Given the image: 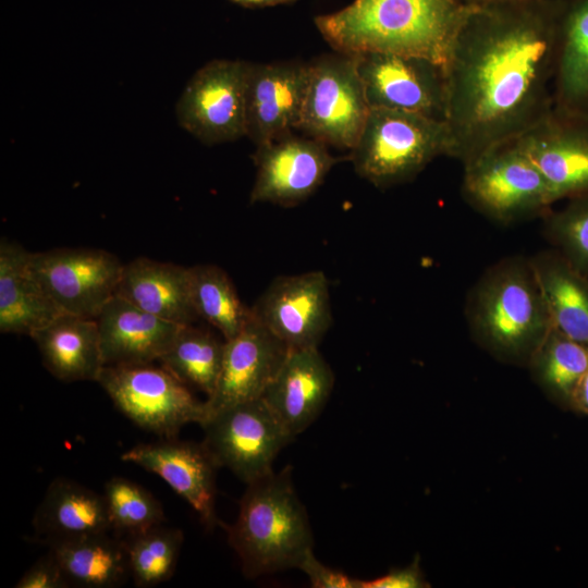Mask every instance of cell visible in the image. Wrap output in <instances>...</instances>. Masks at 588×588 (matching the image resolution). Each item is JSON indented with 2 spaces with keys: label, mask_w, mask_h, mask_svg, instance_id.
<instances>
[{
  "label": "cell",
  "mask_w": 588,
  "mask_h": 588,
  "mask_svg": "<svg viewBox=\"0 0 588 588\" xmlns=\"http://www.w3.org/2000/svg\"><path fill=\"white\" fill-rule=\"evenodd\" d=\"M565 1L469 9L444 64L448 157L464 166L552 110Z\"/></svg>",
  "instance_id": "obj_1"
},
{
  "label": "cell",
  "mask_w": 588,
  "mask_h": 588,
  "mask_svg": "<svg viewBox=\"0 0 588 588\" xmlns=\"http://www.w3.org/2000/svg\"><path fill=\"white\" fill-rule=\"evenodd\" d=\"M469 9L463 0H355L315 24L338 52L406 54L444 66Z\"/></svg>",
  "instance_id": "obj_2"
},
{
  "label": "cell",
  "mask_w": 588,
  "mask_h": 588,
  "mask_svg": "<svg viewBox=\"0 0 588 588\" xmlns=\"http://www.w3.org/2000/svg\"><path fill=\"white\" fill-rule=\"evenodd\" d=\"M471 339L501 363L527 367L552 329L530 257L489 266L470 287L464 308Z\"/></svg>",
  "instance_id": "obj_3"
},
{
  "label": "cell",
  "mask_w": 588,
  "mask_h": 588,
  "mask_svg": "<svg viewBox=\"0 0 588 588\" xmlns=\"http://www.w3.org/2000/svg\"><path fill=\"white\" fill-rule=\"evenodd\" d=\"M224 527L248 578L297 567L314 544L290 466L247 483L236 520Z\"/></svg>",
  "instance_id": "obj_4"
},
{
  "label": "cell",
  "mask_w": 588,
  "mask_h": 588,
  "mask_svg": "<svg viewBox=\"0 0 588 588\" xmlns=\"http://www.w3.org/2000/svg\"><path fill=\"white\" fill-rule=\"evenodd\" d=\"M449 144L445 121L370 108L348 159L360 177L388 188L414 180L433 159L448 155Z\"/></svg>",
  "instance_id": "obj_5"
},
{
  "label": "cell",
  "mask_w": 588,
  "mask_h": 588,
  "mask_svg": "<svg viewBox=\"0 0 588 588\" xmlns=\"http://www.w3.org/2000/svg\"><path fill=\"white\" fill-rule=\"evenodd\" d=\"M463 169L464 199L493 222L509 225L542 219L555 204L544 176L517 137L489 148Z\"/></svg>",
  "instance_id": "obj_6"
},
{
  "label": "cell",
  "mask_w": 588,
  "mask_h": 588,
  "mask_svg": "<svg viewBox=\"0 0 588 588\" xmlns=\"http://www.w3.org/2000/svg\"><path fill=\"white\" fill-rule=\"evenodd\" d=\"M309 64L297 130L327 146L351 150L370 111L357 54H323Z\"/></svg>",
  "instance_id": "obj_7"
},
{
  "label": "cell",
  "mask_w": 588,
  "mask_h": 588,
  "mask_svg": "<svg viewBox=\"0 0 588 588\" xmlns=\"http://www.w3.org/2000/svg\"><path fill=\"white\" fill-rule=\"evenodd\" d=\"M97 382L123 415L163 438H174L187 424L201 426L209 417L206 401L195 399L164 367L105 366Z\"/></svg>",
  "instance_id": "obj_8"
},
{
  "label": "cell",
  "mask_w": 588,
  "mask_h": 588,
  "mask_svg": "<svg viewBox=\"0 0 588 588\" xmlns=\"http://www.w3.org/2000/svg\"><path fill=\"white\" fill-rule=\"evenodd\" d=\"M201 427L217 465L246 483L273 471L277 455L294 439L261 397L215 412Z\"/></svg>",
  "instance_id": "obj_9"
},
{
  "label": "cell",
  "mask_w": 588,
  "mask_h": 588,
  "mask_svg": "<svg viewBox=\"0 0 588 588\" xmlns=\"http://www.w3.org/2000/svg\"><path fill=\"white\" fill-rule=\"evenodd\" d=\"M249 62L212 60L189 79L176 106L179 123L206 145L246 136Z\"/></svg>",
  "instance_id": "obj_10"
},
{
  "label": "cell",
  "mask_w": 588,
  "mask_h": 588,
  "mask_svg": "<svg viewBox=\"0 0 588 588\" xmlns=\"http://www.w3.org/2000/svg\"><path fill=\"white\" fill-rule=\"evenodd\" d=\"M30 267L62 313L95 319L115 295L123 264L105 249L66 247L32 253Z\"/></svg>",
  "instance_id": "obj_11"
},
{
  "label": "cell",
  "mask_w": 588,
  "mask_h": 588,
  "mask_svg": "<svg viewBox=\"0 0 588 588\" xmlns=\"http://www.w3.org/2000/svg\"><path fill=\"white\" fill-rule=\"evenodd\" d=\"M357 57L370 108L401 110L445 121L443 65L420 57L387 52H365Z\"/></svg>",
  "instance_id": "obj_12"
},
{
  "label": "cell",
  "mask_w": 588,
  "mask_h": 588,
  "mask_svg": "<svg viewBox=\"0 0 588 588\" xmlns=\"http://www.w3.org/2000/svg\"><path fill=\"white\" fill-rule=\"evenodd\" d=\"M250 310L289 348L318 347L332 323L328 278L319 270L280 275Z\"/></svg>",
  "instance_id": "obj_13"
},
{
  "label": "cell",
  "mask_w": 588,
  "mask_h": 588,
  "mask_svg": "<svg viewBox=\"0 0 588 588\" xmlns=\"http://www.w3.org/2000/svg\"><path fill=\"white\" fill-rule=\"evenodd\" d=\"M554 201L588 196V111L552 110L517 137Z\"/></svg>",
  "instance_id": "obj_14"
},
{
  "label": "cell",
  "mask_w": 588,
  "mask_h": 588,
  "mask_svg": "<svg viewBox=\"0 0 588 588\" xmlns=\"http://www.w3.org/2000/svg\"><path fill=\"white\" fill-rule=\"evenodd\" d=\"M256 177L250 203H270L283 207L307 199L341 160L328 146L311 137L293 133L257 146L253 156Z\"/></svg>",
  "instance_id": "obj_15"
},
{
  "label": "cell",
  "mask_w": 588,
  "mask_h": 588,
  "mask_svg": "<svg viewBox=\"0 0 588 588\" xmlns=\"http://www.w3.org/2000/svg\"><path fill=\"white\" fill-rule=\"evenodd\" d=\"M309 75L301 61L249 63L246 136L257 146L297 130Z\"/></svg>",
  "instance_id": "obj_16"
},
{
  "label": "cell",
  "mask_w": 588,
  "mask_h": 588,
  "mask_svg": "<svg viewBox=\"0 0 588 588\" xmlns=\"http://www.w3.org/2000/svg\"><path fill=\"white\" fill-rule=\"evenodd\" d=\"M290 350L252 314L237 335L224 340L218 383L206 401L209 415L261 397Z\"/></svg>",
  "instance_id": "obj_17"
},
{
  "label": "cell",
  "mask_w": 588,
  "mask_h": 588,
  "mask_svg": "<svg viewBox=\"0 0 588 588\" xmlns=\"http://www.w3.org/2000/svg\"><path fill=\"white\" fill-rule=\"evenodd\" d=\"M125 463L140 466L163 479L212 528L216 516V470L219 468L204 445L174 438L137 444L121 455Z\"/></svg>",
  "instance_id": "obj_18"
},
{
  "label": "cell",
  "mask_w": 588,
  "mask_h": 588,
  "mask_svg": "<svg viewBox=\"0 0 588 588\" xmlns=\"http://www.w3.org/2000/svg\"><path fill=\"white\" fill-rule=\"evenodd\" d=\"M333 385V371L318 347L294 348L290 350L261 399L295 438L319 416Z\"/></svg>",
  "instance_id": "obj_19"
},
{
  "label": "cell",
  "mask_w": 588,
  "mask_h": 588,
  "mask_svg": "<svg viewBox=\"0 0 588 588\" xmlns=\"http://www.w3.org/2000/svg\"><path fill=\"white\" fill-rule=\"evenodd\" d=\"M105 366H140L159 360L183 324L149 314L114 295L95 318Z\"/></svg>",
  "instance_id": "obj_20"
},
{
  "label": "cell",
  "mask_w": 588,
  "mask_h": 588,
  "mask_svg": "<svg viewBox=\"0 0 588 588\" xmlns=\"http://www.w3.org/2000/svg\"><path fill=\"white\" fill-rule=\"evenodd\" d=\"M32 252L0 241V331L32 335L62 314L30 267Z\"/></svg>",
  "instance_id": "obj_21"
},
{
  "label": "cell",
  "mask_w": 588,
  "mask_h": 588,
  "mask_svg": "<svg viewBox=\"0 0 588 588\" xmlns=\"http://www.w3.org/2000/svg\"><path fill=\"white\" fill-rule=\"evenodd\" d=\"M115 295L140 309L176 324H193L188 268L138 257L123 265Z\"/></svg>",
  "instance_id": "obj_22"
},
{
  "label": "cell",
  "mask_w": 588,
  "mask_h": 588,
  "mask_svg": "<svg viewBox=\"0 0 588 588\" xmlns=\"http://www.w3.org/2000/svg\"><path fill=\"white\" fill-rule=\"evenodd\" d=\"M30 338L53 377L97 382L105 363L96 319L62 313Z\"/></svg>",
  "instance_id": "obj_23"
},
{
  "label": "cell",
  "mask_w": 588,
  "mask_h": 588,
  "mask_svg": "<svg viewBox=\"0 0 588 588\" xmlns=\"http://www.w3.org/2000/svg\"><path fill=\"white\" fill-rule=\"evenodd\" d=\"M33 525L36 535L48 544L111 531L103 495L65 479H57L49 486Z\"/></svg>",
  "instance_id": "obj_24"
},
{
  "label": "cell",
  "mask_w": 588,
  "mask_h": 588,
  "mask_svg": "<svg viewBox=\"0 0 588 588\" xmlns=\"http://www.w3.org/2000/svg\"><path fill=\"white\" fill-rule=\"evenodd\" d=\"M530 260L553 327L588 347V280L552 248L537 252Z\"/></svg>",
  "instance_id": "obj_25"
},
{
  "label": "cell",
  "mask_w": 588,
  "mask_h": 588,
  "mask_svg": "<svg viewBox=\"0 0 588 588\" xmlns=\"http://www.w3.org/2000/svg\"><path fill=\"white\" fill-rule=\"evenodd\" d=\"M553 107L588 111V0H566L560 22Z\"/></svg>",
  "instance_id": "obj_26"
},
{
  "label": "cell",
  "mask_w": 588,
  "mask_h": 588,
  "mask_svg": "<svg viewBox=\"0 0 588 588\" xmlns=\"http://www.w3.org/2000/svg\"><path fill=\"white\" fill-rule=\"evenodd\" d=\"M49 546L70 586L114 587L130 571L124 542L111 538L109 532L63 539Z\"/></svg>",
  "instance_id": "obj_27"
},
{
  "label": "cell",
  "mask_w": 588,
  "mask_h": 588,
  "mask_svg": "<svg viewBox=\"0 0 588 588\" xmlns=\"http://www.w3.org/2000/svg\"><path fill=\"white\" fill-rule=\"evenodd\" d=\"M527 368L551 402L564 411H571L574 394L588 370V347L552 327Z\"/></svg>",
  "instance_id": "obj_28"
},
{
  "label": "cell",
  "mask_w": 588,
  "mask_h": 588,
  "mask_svg": "<svg viewBox=\"0 0 588 588\" xmlns=\"http://www.w3.org/2000/svg\"><path fill=\"white\" fill-rule=\"evenodd\" d=\"M193 307L198 318L217 328L224 340L237 335L252 317L226 272L216 265L188 267Z\"/></svg>",
  "instance_id": "obj_29"
},
{
  "label": "cell",
  "mask_w": 588,
  "mask_h": 588,
  "mask_svg": "<svg viewBox=\"0 0 588 588\" xmlns=\"http://www.w3.org/2000/svg\"><path fill=\"white\" fill-rule=\"evenodd\" d=\"M223 352L224 341L193 324H183L159 362L181 381L194 384L209 397L218 383Z\"/></svg>",
  "instance_id": "obj_30"
},
{
  "label": "cell",
  "mask_w": 588,
  "mask_h": 588,
  "mask_svg": "<svg viewBox=\"0 0 588 588\" xmlns=\"http://www.w3.org/2000/svg\"><path fill=\"white\" fill-rule=\"evenodd\" d=\"M128 569L138 587L167 581L180 556L183 532L161 525L125 539Z\"/></svg>",
  "instance_id": "obj_31"
},
{
  "label": "cell",
  "mask_w": 588,
  "mask_h": 588,
  "mask_svg": "<svg viewBox=\"0 0 588 588\" xmlns=\"http://www.w3.org/2000/svg\"><path fill=\"white\" fill-rule=\"evenodd\" d=\"M111 531L125 539L162 525L164 513L158 500L145 488L123 477L105 486ZM124 539V540H125Z\"/></svg>",
  "instance_id": "obj_32"
},
{
  "label": "cell",
  "mask_w": 588,
  "mask_h": 588,
  "mask_svg": "<svg viewBox=\"0 0 588 588\" xmlns=\"http://www.w3.org/2000/svg\"><path fill=\"white\" fill-rule=\"evenodd\" d=\"M566 201L542 218V233L551 248L588 280V196Z\"/></svg>",
  "instance_id": "obj_33"
},
{
  "label": "cell",
  "mask_w": 588,
  "mask_h": 588,
  "mask_svg": "<svg viewBox=\"0 0 588 588\" xmlns=\"http://www.w3.org/2000/svg\"><path fill=\"white\" fill-rule=\"evenodd\" d=\"M297 568L307 576L314 588H357L358 578L324 565L315 556L313 549L304 555Z\"/></svg>",
  "instance_id": "obj_34"
},
{
  "label": "cell",
  "mask_w": 588,
  "mask_h": 588,
  "mask_svg": "<svg viewBox=\"0 0 588 588\" xmlns=\"http://www.w3.org/2000/svg\"><path fill=\"white\" fill-rule=\"evenodd\" d=\"M418 555L404 567H392L382 576L373 579H358L357 588H428Z\"/></svg>",
  "instance_id": "obj_35"
},
{
  "label": "cell",
  "mask_w": 588,
  "mask_h": 588,
  "mask_svg": "<svg viewBox=\"0 0 588 588\" xmlns=\"http://www.w3.org/2000/svg\"><path fill=\"white\" fill-rule=\"evenodd\" d=\"M69 586L59 562L50 552L21 576L15 588H65Z\"/></svg>",
  "instance_id": "obj_36"
},
{
  "label": "cell",
  "mask_w": 588,
  "mask_h": 588,
  "mask_svg": "<svg viewBox=\"0 0 588 588\" xmlns=\"http://www.w3.org/2000/svg\"><path fill=\"white\" fill-rule=\"evenodd\" d=\"M571 411L588 416V370L583 377L572 401Z\"/></svg>",
  "instance_id": "obj_37"
},
{
  "label": "cell",
  "mask_w": 588,
  "mask_h": 588,
  "mask_svg": "<svg viewBox=\"0 0 588 588\" xmlns=\"http://www.w3.org/2000/svg\"><path fill=\"white\" fill-rule=\"evenodd\" d=\"M238 5L245 8H265L273 7L279 4H290L294 3L297 0H230Z\"/></svg>",
  "instance_id": "obj_38"
},
{
  "label": "cell",
  "mask_w": 588,
  "mask_h": 588,
  "mask_svg": "<svg viewBox=\"0 0 588 588\" xmlns=\"http://www.w3.org/2000/svg\"><path fill=\"white\" fill-rule=\"evenodd\" d=\"M466 5L470 8H482V7H491V5H499V4H506V3H517V2H527V1H535V0H463Z\"/></svg>",
  "instance_id": "obj_39"
}]
</instances>
